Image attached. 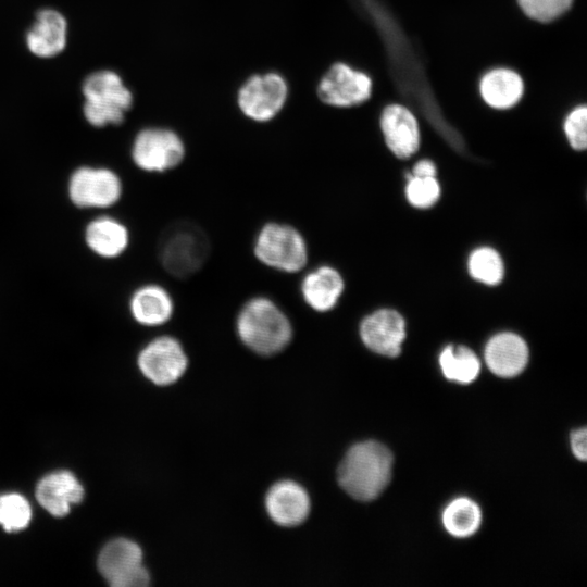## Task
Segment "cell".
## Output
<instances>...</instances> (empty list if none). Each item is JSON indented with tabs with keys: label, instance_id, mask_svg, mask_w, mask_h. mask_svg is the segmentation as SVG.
I'll return each instance as SVG.
<instances>
[{
	"label": "cell",
	"instance_id": "8992f818",
	"mask_svg": "<svg viewBox=\"0 0 587 587\" xmlns=\"http://www.w3.org/2000/svg\"><path fill=\"white\" fill-rule=\"evenodd\" d=\"M132 159L145 172L163 173L178 166L186 153L179 135L168 128L141 129L132 145Z\"/></svg>",
	"mask_w": 587,
	"mask_h": 587
},
{
	"label": "cell",
	"instance_id": "7402d4cb",
	"mask_svg": "<svg viewBox=\"0 0 587 587\" xmlns=\"http://www.w3.org/2000/svg\"><path fill=\"white\" fill-rule=\"evenodd\" d=\"M439 364L445 377L460 384H470L479 374L477 355L464 346H447L440 353Z\"/></svg>",
	"mask_w": 587,
	"mask_h": 587
},
{
	"label": "cell",
	"instance_id": "5bb4252c",
	"mask_svg": "<svg viewBox=\"0 0 587 587\" xmlns=\"http://www.w3.org/2000/svg\"><path fill=\"white\" fill-rule=\"evenodd\" d=\"M66 41L67 22L53 9L39 11L25 37L27 49L38 58L57 57L65 49Z\"/></svg>",
	"mask_w": 587,
	"mask_h": 587
},
{
	"label": "cell",
	"instance_id": "277c9868",
	"mask_svg": "<svg viewBox=\"0 0 587 587\" xmlns=\"http://www.w3.org/2000/svg\"><path fill=\"white\" fill-rule=\"evenodd\" d=\"M83 113L95 127L118 125L132 108L134 97L121 76L109 70L90 74L83 83Z\"/></svg>",
	"mask_w": 587,
	"mask_h": 587
},
{
	"label": "cell",
	"instance_id": "5b68a950",
	"mask_svg": "<svg viewBox=\"0 0 587 587\" xmlns=\"http://www.w3.org/2000/svg\"><path fill=\"white\" fill-rule=\"evenodd\" d=\"M254 257L264 265L284 273H297L308 263V245L291 225L271 222L259 230L253 243Z\"/></svg>",
	"mask_w": 587,
	"mask_h": 587
},
{
	"label": "cell",
	"instance_id": "4316f807",
	"mask_svg": "<svg viewBox=\"0 0 587 587\" xmlns=\"http://www.w3.org/2000/svg\"><path fill=\"white\" fill-rule=\"evenodd\" d=\"M519 3L529 17L549 22L563 14L572 4V0H519Z\"/></svg>",
	"mask_w": 587,
	"mask_h": 587
},
{
	"label": "cell",
	"instance_id": "d4e9b609",
	"mask_svg": "<svg viewBox=\"0 0 587 587\" xmlns=\"http://www.w3.org/2000/svg\"><path fill=\"white\" fill-rule=\"evenodd\" d=\"M32 520L27 499L16 492L0 495V526L9 533L26 528Z\"/></svg>",
	"mask_w": 587,
	"mask_h": 587
},
{
	"label": "cell",
	"instance_id": "603a6c76",
	"mask_svg": "<svg viewBox=\"0 0 587 587\" xmlns=\"http://www.w3.org/2000/svg\"><path fill=\"white\" fill-rule=\"evenodd\" d=\"M446 530L459 538L473 535L482 523L479 507L467 498H458L450 502L442 513Z\"/></svg>",
	"mask_w": 587,
	"mask_h": 587
},
{
	"label": "cell",
	"instance_id": "30bf717a",
	"mask_svg": "<svg viewBox=\"0 0 587 587\" xmlns=\"http://www.w3.org/2000/svg\"><path fill=\"white\" fill-rule=\"evenodd\" d=\"M188 359L180 342L160 336L147 344L138 355L141 373L157 385H170L185 373Z\"/></svg>",
	"mask_w": 587,
	"mask_h": 587
},
{
	"label": "cell",
	"instance_id": "52a82bcc",
	"mask_svg": "<svg viewBox=\"0 0 587 587\" xmlns=\"http://www.w3.org/2000/svg\"><path fill=\"white\" fill-rule=\"evenodd\" d=\"M287 97L288 85L285 78L270 72L250 76L238 90L237 103L246 117L264 123L282 111Z\"/></svg>",
	"mask_w": 587,
	"mask_h": 587
},
{
	"label": "cell",
	"instance_id": "ffe728a7",
	"mask_svg": "<svg viewBox=\"0 0 587 587\" xmlns=\"http://www.w3.org/2000/svg\"><path fill=\"white\" fill-rule=\"evenodd\" d=\"M87 247L101 258H116L128 247L127 227L111 216H100L88 223L85 228Z\"/></svg>",
	"mask_w": 587,
	"mask_h": 587
},
{
	"label": "cell",
	"instance_id": "f1b7e54d",
	"mask_svg": "<svg viewBox=\"0 0 587 587\" xmlns=\"http://www.w3.org/2000/svg\"><path fill=\"white\" fill-rule=\"evenodd\" d=\"M571 447H572V451L574 455L578 460L586 461L587 459V430L586 428H580L572 433Z\"/></svg>",
	"mask_w": 587,
	"mask_h": 587
},
{
	"label": "cell",
	"instance_id": "ac0fdd59",
	"mask_svg": "<svg viewBox=\"0 0 587 587\" xmlns=\"http://www.w3.org/2000/svg\"><path fill=\"white\" fill-rule=\"evenodd\" d=\"M345 288L340 273L329 265H321L304 275L300 291L312 310L327 312L334 309Z\"/></svg>",
	"mask_w": 587,
	"mask_h": 587
},
{
	"label": "cell",
	"instance_id": "cb8c5ba5",
	"mask_svg": "<svg viewBox=\"0 0 587 587\" xmlns=\"http://www.w3.org/2000/svg\"><path fill=\"white\" fill-rule=\"evenodd\" d=\"M469 272L474 279L480 283L496 285L503 277L501 257L491 248H478L470 255Z\"/></svg>",
	"mask_w": 587,
	"mask_h": 587
},
{
	"label": "cell",
	"instance_id": "7c38bea8",
	"mask_svg": "<svg viewBox=\"0 0 587 587\" xmlns=\"http://www.w3.org/2000/svg\"><path fill=\"white\" fill-rule=\"evenodd\" d=\"M360 336L370 350L395 358L405 338V322L397 311L382 309L363 319Z\"/></svg>",
	"mask_w": 587,
	"mask_h": 587
},
{
	"label": "cell",
	"instance_id": "484cf974",
	"mask_svg": "<svg viewBox=\"0 0 587 587\" xmlns=\"http://www.w3.org/2000/svg\"><path fill=\"white\" fill-rule=\"evenodd\" d=\"M405 195L408 201L416 208H429L440 196V186L435 177L408 176Z\"/></svg>",
	"mask_w": 587,
	"mask_h": 587
},
{
	"label": "cell",
	"instance_id": "d6986e66",
	"mask_svg": "<svg viewBox=\"0 0 587 587\" xmlns=\"http://www.w3.org/2000/svg\"><path fill=\"white\" fill-rule=\"evenodd\" d=\"M129 311L137 323L145 326H159L172 317L174 302L164 287L147 284L133 292L129 299Z\"/></svg>",
	"mask_w": 587,
	"mask_h": 587
},
{
	"label": "cell",
	"instance_id": "2e32d148",
	"mask_svg": "<svg viewBox=\"0 0 587 587\" xmlns=\"http://www.w3.org/2000/svg\"><path fill=\"white\" fill-rule=\"evenodd\" d=\"M380 125L386 143L396 157L407 159L416 152L420 145L419 127L407 108L388 105L382 114Z\"/></svg>",
	"mask_w": 587,
	"mask_h": 587
},
{
	"label": "cell",
	"instance_id": "f546056e",
	"mask_svg": "<svg viewBox=\"0 0 587 587\" xmlns=\"http://www.w3.org/2000/svg\"><path fill=\"white\" fill-rule=\"evenodd\" d=\"M412 175L416 177H435L436 167L432 161L422 160L414 165Z\"/></svg>",
	"mask_w": 587,
	"mask_h": 587
},
{
	"label": "cell",
	"instance_id": "83f0119b",
	"mask_svg": "<svg viewBox=\"0 0 587 587\" xmlns=\"http://www.w3.org/2000/svg\"><path fill=\"white\" fill-rule=\"evenodd\" d=\"M587 109L585 105L573 110L564 123V130L571 146L584 150L587 146Z\"/></svg>",
	"mask_w": 587,
	"mask_h": 587
},
{
	"label": "cell",
	"instance_id": "9a60e30c",
	"mask_svg": "<svg viewBox=\"0 0 587 587\" xmlns=\"http://www.w3.org/2000/svg\"><path fill=\"white\" fill-rule=\"evenodd\" d=\"M84 488L74 474L58 471L46 475L36 487V499L53 516H65L72 505L79 503Z\"/></svg>",
	"mask_w": 587,
	"mask_h": 587
},
{
	"label": "cell",
	"instance_id": "9c48e42d",
	"mask_svg": "<svg viewBox=\"0 0 587 587\" xmlns=\"http://www.w3.org/2000/svg\"><path fill=\"white\" fill-rule=\"evenodd\" d=\"M118 175L107 167L80 166L70 176L67 193L78 208H109L122 196Z\"/></svg>",
	"mask_w": 587,
	"mask_h": 587
},
{
	"label": "cell",
	"instance_id": "ba28073f",
	"mask_svg": "<svg viewBox=\"0 0 587 587\" xmlns=\"http://www.w3.org/2000/svg\"><path fill=\"white\" fill-rule=\"evenodd\" d=\"M100 574L113 587H143L150 576L142 564L141 548L126 538L107 544L98 557Z\"/></svg>",
	"mask_w": 587,
	"mask_h": 587
},
{
	"label": "cell",
	"instance_id": "7a4b0ae2",
	"mask_svg": "<svg viewBox=\"0 0 587 587\" xmlns=\"http://www.w3.org/2000/svg\"><path fill=\"white\" fill-rule=\"evenodd\" d=\"M236 330L241 342L261 355L280 352L292 338V325L287 314L263 296L251 298L241 307Z\"/></svg>",
	"mask_w": 587,
	"mask_h": 587
},
{
	"label": "cell",
	"instance_id": "4fadbf2b",
	"mask_svg": "<svg viewBox=\"0 0 587 587\" xmlns=\"http://www.w3.org/2000/svg\"><path fill=\"white\" fill-rule=\"evenodd\" d=\"M270 517L280 526L301 524L310 512V498L302 486L291 480L274 484L265 498Z\"/></svg>",
	"mask_w": 587,
	"mask_h": 587
},
{
	"label": "cell",
	"instance_id": "e0dca14e",
	"mask_svg": "<svg viewBox=\"0 0 587 587\" xmlns=\"http://www.w3.org/2000/svg\"><path fill=\"white\" fill-rule=\"evenodd\" d=\"M485 361L488 369L497 376L514 377L519 375L527 364V345L515 334H498L486 345Z\"/></svg>",
	"mask_w": 587,
	"mask_h": 587
},
{
	"label": "cell",
	"instance_id": "6da1fadb",
	"mask_svg": "<svg viewBox=\"0 0 587 587\" xmlns=\"http://www.w3.org/2000/svg\"><path fill=\"white\" fill-rule=\"evenodd\" d=\"M392 460L389 449L377 441L355 444L339 464L338 483L359 501L374 500L390 482Z\"/></svg>",
	"mask_w": 587,
	"mask_h": 587
},
{
	"label": "cell",
	"instance_id": "8fae6325",
	"mask_svg": "<svg viewBox=\"0 0 587 587\" xmlns=\"http://www.w3.org/2000/svg\"><path fill=\"white\" fill-rule=\"evenodd\" d=\"M372 83L367 75L345 63H335L317 85L319 99L332 107H351L367 100Z\"/></svg>",
	"mask_w": 587,
	"mask_h": 587
},
{
	"label": "cell",
	"instance_id": "44dd1931",
	"mask_svg": "<svg viewBox=\"0 0 587 587\" xmlns=\"http://www.w3.org/2000/svg\"><path fill=\"white\" fill-rule=\"evenodd\" d=\"M480 93L490 107L507 109L520 100L523 93V82L515 72L497 68L483 77Z\"/></svg>",
	"mask_w": 587,
	"mask_h": 587
},
{
	"label": "cell",
	"instance_id": "3957f363",
	"mask_svg": "<svg viewBox=\"0 0 587 587\" xmlns=\"http://www.w3.org/2000/svg\"><path fill=\"white\" fill-rule=\"evenodd\" d=\"M210 240L205 232L192 222L170 225L159 242V259L164 270L176 278L196 274L210 255Z\"/></svg>",
	"mask_w": 587,
	"mask_h": 587
}]
</instances>
